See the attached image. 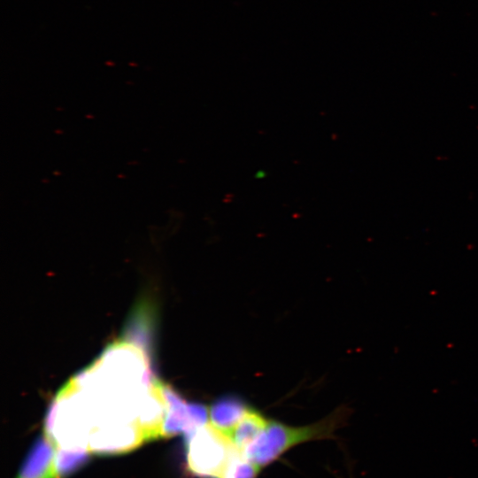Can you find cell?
Segmentation results:
<instances>
[{
  "instance_id": "6da1fadb",
  "label": "cell",
  "mask_w": 478,
  "mask_h": 478,
  "mask_svg": "<svg viewBox=\"0 0 478 478\" xmlns=\"http://www.w3.org/2000/svg\"><path fill=\"white\" fill-rule=\"evenodd\" d=\"M149 354L136 343L116 341L72 377L48 410L58 436L88 448L96 430L135 426L146 441L159 437L166 412L165 384L153 374Z\"/></svg>"
},
{
  "instance_id": "7a4b0ae2",
  "label": "cell",
  "mask_w": 478,
  "mask_h": 478,
  "mask_svg": "<svg viewBox=\"0 0 478 478\" xmlns=\"http://www.w3.org/2000/svg\"><path fill=\"white\" fill-rule=\"evenodd\" d=\"M346 413V410L339 408L327 418L305 427H289L270 421L263 433L243 451V454L261 468L292 446L309 440L332 437Z\"/></svg>"
},
{
  "instance_id": "3957f363",
  "label": "cell",
  "mask_w": 478,
  "mask_h": 478,
  "mask_svg": "<svg viewBox=\"0 0 478 478\" xmlns=\"http://www.w3.org/2000/svg\"><path fill=\"white\" fill-rule=\"evenodd\" d=\"M186 462L200 478H224L241 451L210 422L185 436Z\"/></svg>"
},
{
  "instance_id": "277c9868",
  "label": "cell",
  "mask_w": 478,
  "mask_h": 478,
  "mask_svg": "<svg viewBox=\"0 0 478 478\" xmlns=\"http://www.w3.org/2000/svg\"><path fill=\"white\" fill-rule=\"evenodd\" d=\"M166 413L163 424V437L178 434L189 435L207 423V408L200 404L186 402L171 386L165 384Z\"/></svg>"
},
{
  "instance_id": "5b68a950",
  "label": "cell",
  "mask_w": 478,
  "mask_h": 478,
  "mask_svg": "<svg viewBox=\"0 0 478 478\" xmlns=\"http://www.w3.org/2000/svg\"><path fill=\"white\" fill-rule=\"evenodd\" d=\"M54 447L45 436L37 439L27 455L18 478H57Z\"/></svg>"
},
{
  "instance_id": "8992f818",
  "label": "cell",
  "mask_w": 478,
  "mask_h": 478,
  "mask_svg": "<svg viewBox=\"0 0 478 478\" xmlns=\"http://www.w3.org/2000/svg\"><path fill=\"white\" fill-rule=\"evenodd\" d=\"M248 410L249 407L241 399L224 397L211 406L210 423L228 437Z\"/></svg>"
},
{
  "instance_id": "52a82bcc",
  "label": "cell",
  "mask_w": 478,
  "mask_h": 478,
  "mask_svg": "<svg viewBox=\"0 0 478 478\" xmlns=\"http://www.w3.org/2000/svg\"><path fill=\"white\" fill-rule=\"evenodd\" d=\"M269 422L260 412L249 408L228 437L243 452L263 433Z\"/></svg>"
},
{
  "instance_id": "ba28073f",
  "label": "cell",
  "mask_w": 478,
  "mask_h": 478,
  "mask_svg": "<svg viewBox=\"0 0 478 478\" xmlns=\"http://www.w3.org/2000/svg\"><path fill=\"white\" fill-rule=\"evenodd\" d=\"M88 449H65L58 447L55 454V471L57 478H66L80 467L89 459Z\"/></svg>"
},
{
  "instance_id": "9c48e42d",
  "label": "cell",
  "mask_w": 478,
  "mask_h": 478,
  "mask_svg": "<svg viewBox=\"0 0 478 478\" xmlns=\"http://www.w3.org/2000/svg\"><path fill=\"white\" fill-rule=\"evenodd\" d=\"M259 469L241 452L230 465L224 478H256Z\"/></svg>"
}]
</instances>
